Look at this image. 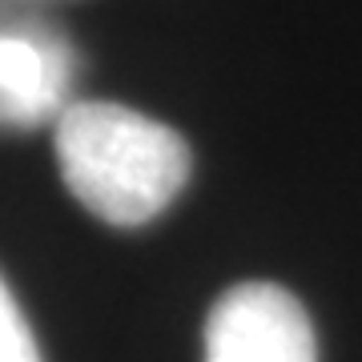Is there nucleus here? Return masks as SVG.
Masks as SVG:
<instances>
[{
    "label": "nucleus",
    "mask_w": 362,
    "mask_h": 362,
    "mask_svg": "<svg viewBox=\"0 0 362 362\" xmlns=\"http://www.w3.org/2000/svg\"><path fill=\"white\" fill-rule=\"evenodd\" d=\"M77 57L57 28L0 16V129L57 121L69 105Z\"/></svg>",
    "instance_id": "obj_3"
},
{
    "label": "nucleus",
    "mask_w": 362,
    "mask_h": 362,
    "mask_svg": "<svg viewBox=\"0 0 362 362\" xmlns=\"http://www.w3.org/2000/svg\"><path fill=\"white\" fill-rule=\"evenodd\" d=\"M206 362H318L306 306L274 282H238L206 318Z\"/></svg>",
    "instance_id": "obj_2"
},
{
    "label": "nucleus",
    "mask_w": 362,
    "mask_h": 362,
    "mask_svg": "<svg viewBox=\"0 0 362 362\" xmlns=\"http://www.w3.org/2000/svg\"><path fill=\"white\" fill-rule=\"evenodd\" d=\"M69 194L93 218L133 230L185 189L194 157L177 129L113 101H69L52 129Z\"/></svg>",
    "instance_id": "obj_1"
},
{
    "label": "nucleus",
    "mask_w": 362,
    "mask_h": 362,
    "mask_svg": "<svg viewBox=\"0 0 362 362\" xmlns=\"http://www.w3.org/2000/svg\"><path fill=\"white\" fill-rule=\"evenodd\" d=\"M0 362H45L25 310L16 306L8 282L0 278Z\"/></svg>",
    "instance_id": "obj_4"
}]
</instances>
